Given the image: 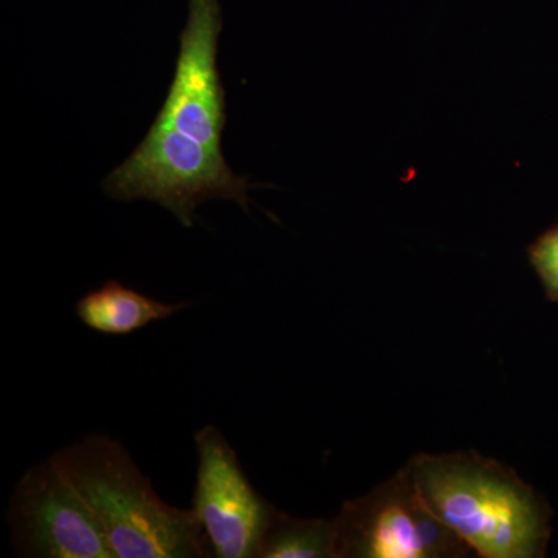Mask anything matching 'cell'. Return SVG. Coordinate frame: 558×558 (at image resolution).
I'll list each match as a JSON object with an SVG mask.
<instances>
[{
	"label": "cell",
	"instance_id": "obj_1",
	"mask_svg": "<svg viewBox=\"0 0 558 558\" xmlns=\"http://www.w3.org/2000/svg\"><path fill=\"white\" fill-rule=\"evenodd\" d=\"M50 459L87 502L117 558L213 557L193 510L163 501L119 440L86 436Z\"/></svg>",
	"mask_w": 558,
	"mask_h": 558
},
{
	"label": "cell",
	"instance_id": "obj_2",
	"mask_svg": "<svg viewBox=\"0 0 558 558\" xmlns=\"http://www.w3.org/2000/svg\"><path fill=\"white\" fill-rule=\"evenodd\" d=\"M409 468L428 509L473 553L532 558L548 538L545 509L505 465L473 453L418 454Z\"/></svg>",
	"mask_w": 558,
	"mask_h": 558
},
{
	"label": "cell",
	"instance_id": "obj_3",
	"mask_svg": "<svg viewBox=\"0 0 558 558\" xmlns=\"http://www.w3.org/2000/svg\"><path fill=\"white\" fill-rule=\"evenodd\" d=\"M248 178L231 171L222 149H213L156 120L134 153L105 179L112 199H145L170 209L180 223L193 227L204 202H236L248 213Z\"/></svg>",
	"mask_w": 558,
	"mask_h": 558
},
{
	"label": "cell",
	"instance_id": "obj_4",
	"mask_svg": "<svg viewBox=\"0 0 558 558\" xmlns=\"http://www.w3.org/2000/svg\"><path fill=\"white\" fill-rule=\"evenodd\" d=\"M336 524V558L461 557L472 549L428 509L409 468L347 501Z\"/></svg>",
	"mask_w": 558,
	"mask_h": 558
},
{
	"label": "cell",
	"instance_id": "obj_5",
	"mask_svg": "<svg viewBox=\"0 0 558 558\" xmlns=\"http://www.w3.org/2000/svg\"><path fill=\"white\" fill-rule=\"evenodd\" d=\"M7 523L20 557L117 558L94 512L51 459L22 476Z\"/></svg>",
	"mask_w": 558,
	"mask_h": 558
},
{
	"label": "cell",
	"instance_id": "obj_6",
	"mask_svg": "<svg viewBox=\"0 0 558 558\" xmlns=\"http://www.w3.org/2000/svg\"><path fill=\"white\" fill-rule=\"evenodd\" d=\"M197 465L194 515L216 558H258L275 509L252 486L226 436L207 425L194 436Z\"/></svg>",
	"mask_w": 558,
	"mask_h": 558
},
{
	"label": "cell",
	"instance_id": "obj_7",
	"mask_svg": "<svg viewBox=\"0 0 558 558\" xmlns=\"http://www.w3.org/2000/svg\"><path fill=\"white\" fill-rule=\"evenodd\" d=\"M222 11L219 0H189V21L167 100L156 120L213 149H222L226 89L218 69Z\"/></svg>",
	"mask_w": 558,
	"mask_h": 558
},
{
	"label": "cell",
	"instance_id": "obj_8",
	"mask_svg": "<svg viewBox=\"0 0 558 558\" xmlns=\"http://www.w3.org/2000/svg\"><path fill=\"white\" fill-rule=\"evenodd\" d=\"M185 303H163L126 288L117 279L90 290L76 303V315L84 326L106 336H128L161 322L189 307Z\"/></svg>",
	"mask_w": 558,
	"mask_h": 558
},
{
	"label": "cell",
	"instance_id": "obj_9",
	"mask_svg": "<svg viewBox=\"0 0 558 558\" xmlns=\"http://www.w3.org/2000/svg\"><path fill=\"white\" fill-rule=\"evenodd\" d=\"M258 558H336V524L333 520L293 519L275 510Z\"/></svg>",
	"mask_w": 558,
	"mask_h": 558
},
{
	"label": "cell",
	"instance_id": "obj_10",
	"mask_svg": "<svg viewBox=\"0 0 558 558\" xmlns=\"http://www.w3.org/2000/svg\"><path fill=\"white\" fill-rule=\"evenodd\" d=\"M529 258L550 300L558 301V226L529 248Z\"/></svg>",
	"mask_w": 558,
	"mask_h": 558
}]
</instances>
